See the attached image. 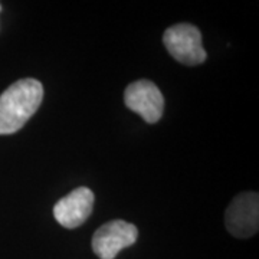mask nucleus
Wrapping results in <instances>:
<instances>
[{
    "mask_svg": "<svg viewBox=\"0 0 259 259\" xmlns=\"http://www.w3.org/2000/svg\"><path fill=\"white\" fill-rule=\"evenodd\" d=\"M44 100V87L35 78L12 83L0 95V136L22 128L37 111Z\"/></svg>",
    "mask_w": 259,
    "mask_h": 259,
    "instance_id": "obj_1",
    "label": "nucleus"
},
{
    "mask_svg": "<svg viewBox=\"0 0 259 259\" xmlns=\"http://www.w3.org/2000/svg\"><path fill=\"white\" fill-rule=\"evenodd\" d=\"M163 44L168 54L180 64L194 66L203 64L207 58L202 45V33L190 23L170 26L163 35Z\"/></svg>",
    "mask_w": 259,
    "mask_h": 259,
    "instance_id": "obj_2",
    "label": "nucleus"
},
{
    "mask_svg": "<svg viewBox=\"0 0 259 259\" xmlns=\"http://www.w3.org/2000/svg\"><path fill=\"white\" fill-rule=\"evenodd\" d=\"M139 238L136 225L125 221H111L98 228L93 236L94 253L100 259H115L120 250L134 245Z\"/></svg>",
    "mask_w": 259,
    "mask_h": 259,
    "instance_id": "obj_3",
    "label": "nucleus"
},
{
    "mask_svg": "<svg viewBox=\"0 0 259 259\" xmlns=\"http://www.w3.org/2000/svg\"><path fill=\"white\" fill-rule=\"evenodd\" d=\"M225 225L235 238H250L259 228V196L255 192L238 194L225 214Z\"/></svg>",
    "mask_w": 259,
    "mask_h": 259,
    "instance_id": "obj_4",
    "label": "nucleus"
},
{
    "mask_svg": "<svg viewBox=\"0 0 259 259\" xmlns=\"http://www.w3.org/2000/svg\"><path fill=\"white\" fill-rule=\"evenodd\" d=\"M124 104L133 112L143 117L147 124H154L163 117L164 97L158 87L148 79L130 83L124 91Z\"/></svg>",
    "mask_w": 259,
    "mask_h": 259,
    "instance_id": "obj_5",
    "label": "nucleus"
},
{
    "mask_svg": "<svg viewBox=\"0 0 259 259\" xmlns=\"http://www.w3.org/2000/svg\"><path fill=\"white\" fill-rule=\"evenodd\" d=\"M94 200L95 196L93 190L88 187H78L56 202L54 206V218L61 226L75 229L91 216Z\"/></svg>",
    "mask_w": 259,
    "mask_h": 259,
    "instance_id": "obj_6",
    "label": "nucleus"
},
{
    "mask_svg": "<svg viewBox=\"0 0 259 259\" xmlns=\"http://www.w3.org/2000/svg\"><path fill=\"white\" fill-rule=\"evenodd\" d=\"M0 10H2V6H0Z\"/></svg>",
    "mask_w": 259,
    "mask_h": 259,
    "instance_id": "obj_7",
    "label": "nucleus"
}]
</instances>
